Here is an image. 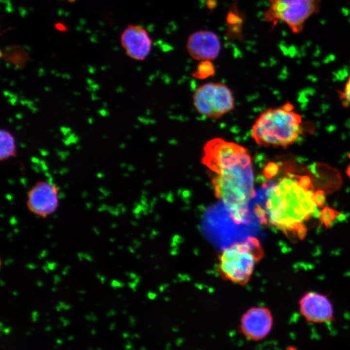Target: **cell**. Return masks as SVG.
I'll list each match as a JSON object with an SVG mask.
<instances>
[{"label": "cell", "instance_id": "obj_1", "mask_svg": "<svg viewBox=\"0 0 350 350\" xmlns=\"http://www.w3.org/2000/svg\"><path fill=\"white\" fill-rule=\"evenodd\" d=\"M202 163L208 169L215 195L234 223H247L249 204L255 197L254 175L249 150L220 138L203 148Z\"/></svg>", "mask_w": 350, "mask_h": 350}, {"label": "cell", "instance_id": "obj_2", "mask_svg": "<svg viewBox=\"0 0 350 350\" xmlns=\"http://www.w3.org/2000/svg\"><path fill=\"white\" fill-rule=\"evenodd\" d=\"M314 193L308 177L283 178L267 191L265 223L303 238L306 233L303 222L310 218L317 207Z\"/></svg>", "mask_w": 350, "mask_h": 350}, {"label": "cell", "instance_id": "obj_3", "mask_svg": "<svg viewBox=\"0 0 350 350\" xmlns=\"http://www.w3.org/2000/svg\"><path fill=\"white\" fill-rule=\"evenodd\" d=\"M301 124V116L291 104L268 108L255 121L252 137L258 146L264 148H287L300 136Z\"/></svg>", "mask_w": 350, "mask_h": 350}, {"label": "cell", "instance_id": "obj_4", "mask_svg": "<svg viewBox=\"0 0 350 350\" xmlns=\"http://www.w3.org/2000/svg\"><path fill=\"white\" fill-rule=\"evenodd\" d=\"M264 256L260 241L250 237L224 249L218 256L217 270L222 280L244 286L250 281L255 267Z\"/></svg>", "mask_w": 350, "mask_h": 350}, {"label": "cell", "instance_id": "obj_5", "mask_svg": "<svg viewBox=\"0 0 350 350\" xmlns=\"http://www.w3.org/2000/svg\"><path fill=\"white\" fill-rule=\"evenodd\" d=\"M264 19L272 28L285 24L294 34H300L305 22L320 11L321 0H268Z\"/></svg>", "mask_w": 350, "mask_h": 350}, {"label": "cell", "instance_id": "obj_6", "mask_svg": "<svg viewBox=\"0 0 350 350\" xmlns=\"http://www.w3.org/2000/svg\"><path fill=\"white\" fill-rule=\"evenodd\" d=\"M195 109L209 118L218 119L234 109L235 101L231 90L220 83L201 85L193 96Z\"/></svg>", "mask_w": 350, "mask_h": 350}, {"label": "cell", "instance_id": "obj_7", "mask_svg": "<svg viewBox=\"0 0 350 350\" xmlns=\"http://www.w3.org/2000/svg\"><path fill=\"white\" fill-rule=\"evenodd\" d=\"M26 204L33 214L38 217H48L59 208V189L50 182L38 181L28 191Z\"/></svg>", "mask_w": 350, "mask_h": 350}, {"label": "cell", "instance_id": "obj_8", "mask_svg": "<svg viewBox=\"0 0 350 350\" xmlns=\"http://www.w3.org/2000/svg\"><path fill=\"white\" fill-rule=\"evenodd\" d=\"M271 311L266 307H253L241 317L239 332L251 341H260L270 334L273 327Z\"/></svg>", "mask_w": 350, "mask_h": 350}, {"label": "cell", "instance_id": "obj_9", "mask_svg": "<svg viewBox=\"0 0 350 350\" xmlns=\"http://www.w3.org/2000/svg\"><path fill=\"white\" fill-rule=\"evenodd\" d=\"M185 47L192 59L199 61H212L219 55L222 46L216 33L200 30L189 35Z\"/></svg>", "mask_w": 350, "mask_h": 350}, {"label": "cell", "instance_id": "obj_10", "mask_svg": "<svg viewBox=\"0 0 350 350\" xmlns=\"http://www.w3.org/2000/svg\"><path fill=\"white\" fill-rule=\"evenodd\" d=\"M300 313L307 322L324 324L334 320L333 307L328 297L309 292L299 301Z\"/></svg>", "mask_w": 350, "mask_h": 350}, {"label": "cell", "instance_id": "obj_11", "mask_svg": "<svg viewBox=\"0 0 350 350\" xmlns=\"http://www.w3.org/2000/svg\"><path fill=\"white\" fill-rule=\"evenodd\" d=\"M120 42L126 55L135 61H145L151 51V37L146 29L138 25H129L121 34Z\"/></svg>", "mask_w": 350, "mask_h": 350}, {"label": "cell", "instance_id": "obj_12", "mask_svg": "<svg viewBox=\"0 0 350 350\" xmlns=\"http://www.w3.org/2000/svg\"><path fill=\"white\" fill-rule=\"evenodd\" d=\"M17 145L14 135L7 129L0 131V160L7 161L16 156Z\"/></svg>", "mask_w": 350, "mask_h": 350}, {"label": "cell", "instance_id": "obj_13", "mask_svg": "<svg viewBox=\"0 0 350 350\" xmlns=\"http://www.w3.org/2000/svg\"><path fill=\"white\" fill-rule=\"evenodd\" d=\"M216 73V67L212 61H200L197 69L193 71L192 76L195 78L205 79L212 77Z\"/></svg>", "mask_w": 350, "mask_h": 350}, {"label": "cell", "instance_id": "obj_14", "mask_svg": "<svg viewBox=\"0 0 350 350\" xmlns=\"http://www.w3.org/2000/svg\"><path fill=\"white\" fill-rule=\"evenodd\" d=\"M339 213L330 207H324L319 214V219L327 228H330L333 222L337 218Z\"/></svg>", "mask_w": 350, "mask_h": 350}, {"label": "cell", "instance_id": "obj_15", "mask_svg": "<svg viewBox=\"0 0 350 350\" xmlns=\"http://www.w3.org/2000/svg\"><path fill=\"white\" fill-rule=\"evenodd\" d=\"M340 98L344 104H347L348 106H350V75L344 85L343 90L340 93Z\"/></svg>", "mask_w": 350, "mask_h": 350}, {"label": "cell", "instance_id": "obj_16", "mask_svg": "<svg viewBox=\"0 0 350 350\" xmlns=\"http://www.w3.org/2000/svg\"><path fill=\"white\" fill-rule=\"evenodd\" d=\"M313 201L317 208H322L326 202V197L324 191L318 190L313 194Z\"/></svg>", "mask_w": 350, "mask_h": 350}, {"label": "cell", "instance_id": "obj_17", "mask_svg": "<svg viewBox=\"0 0 350 350\" xmlns=\"http://www.w3.org/2000/svg\"><path fill=\"white\" fill-rule=\"evenodd\" d=\"M55 27L56 28H57V30L61 31V32H62V31L64 32V31L67 30V28H66V26H64V25L62 24H57V25H56Z\"/></svg>", "mask_w": 350, "mask_h": 350}, {"label": "cell", "instance_id": "obj_18", "mask_svg": "<svg viewBox=\"0 0 350 350\" xmlns=\"http://www.w3.org/2000/svg\"><path fill=\"white\" fill-rule=\"evenodd\" d=\"M287 350H297V349H295V348H288Z\"/></svg>", "mask_w": 350, "mask_h": 350}]
</instances>
